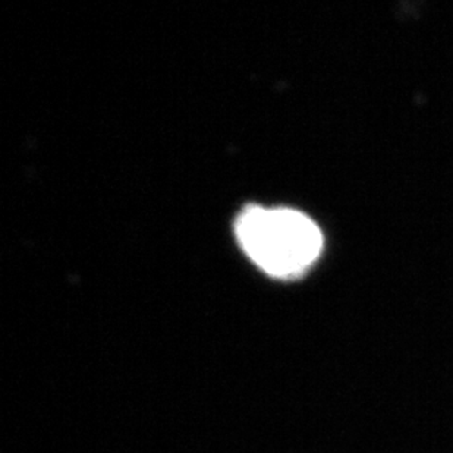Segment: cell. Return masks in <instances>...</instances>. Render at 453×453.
I'll return each mask as SVG.
<instances>
[{"mask_svg": "<svg viewBox=\"0 0 453 453\" xmlns=\"http://www.w3.org/2000/svg\"><path fill=\"white\" fill-rule=\"evenodd\" d=\"M235 232L247 256L274 278L303 273L323 247L320 229L311 219L282 207H247L236 219Z\"/></svg>", "mask_w": 453, "mask_h": 453, "instance_id": "cell-1", "label": "cell"}]
</instances>
